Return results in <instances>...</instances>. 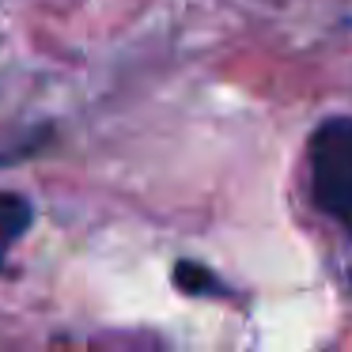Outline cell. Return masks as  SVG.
Returning a JSON list of instances; mask_svg holds the SVG:
<instances>
[{"instance_id": "cell-2", "label": "cell", "mask_w": 352, "mask_h": 352, "mask_svg": "<svg viewBox=\"0 0 352 352\" xmlns=\"http://www.w3.org/2000/svg\"><path fill=\"white\" fill-rule=\"evenodd\" d=\"M31 220H34V208L23 193L0 190V269H4V258L12 254V246L27 235Z\"/></svg>"}, {"instance_id": "cell-1", "label": "cell", "mask_w": 352, "mask_h": 352, "mask_svg": "<svg viewBox=\"0 0 352 352\" xmlns=\"http://www.w3.org/2000/svg\"><path fill=\"white\" fill-rule=\"evenodd\" d=\"M311 163V197L318 212L337 220L352 235V118H326L307 144Z\"/></svg>"}, {"instance_id": "cell-3", "label": "cell", "mask_w": 352, "mask_h": 352, "mask_svg": "<svg viewBox=\"0 0 352 352\" xmlns=\"http://www.w3.org/2000/svg\"><path fill=\"white\" fill-rule=\"evenodd\" d=\"M175 288L186 292V296H223V280L212 273V269H205L201 261H178L175 265Z\"/></svg>"}]
</instances>
